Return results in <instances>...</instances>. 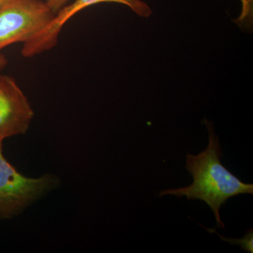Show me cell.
Masks as SVG:
<instances>
[{
    "instance_id": "52a82bcc",
    "label": "cell",
    "mask_w": 253,
    "mask_h": 253,
    "mask_svg": "<svg viewBox=\"0 0 253 253\" xmlns=\"http://www.w3.org/2000/svg\"><path fill=\"white\" fill-rule=\"evenodd\" d=\"M71 0H45L46 4L55 14L63 9L64 6L69 4Z\"/></svg>"
},
{
    "instance_id": "6da1fadb",
    "label": "cell",
    "mask_w": 253,
    "mask_h": 253,
    "mask_svg": "<svg viewBox=\"0 0 253 253\" xmlns=\"http://www.w3.org/2000/svg\"><path fill=\"white\" fill-rule=\"evenodd\" d=\"M206 123L209 131L207 149L196 156L189 154L186 156V169L194 179L192 184L179 189L165 190L159 193V196H185L188 200L204 201L214 213L217 227L224 229L219 215L221 206L234 196L253 195V184L243 182L223 166L219 138L214 134L212 123L206 121Z\"/></svg>"
},
{
    "instance_id": "8992f818",
    "label": "cell",
    "mask_w": 253,
    "mask_h": 253,
    "mask_svg": "<svg viewBox=\"0 0 253 253\" xmlns=\"http://www.w3.org/2000/svg\"><path fill=\"white\" fill-rule=\"evenodd\" d=\"M205 229L212 233H216L219 235L221 241H225V242L229 243L231 245H237V246H241V249L251 253H253V229H250L246 231V234L244 237L241 239H232V238H226L225 236H221L220 234H218L217 231L213 230V229H208V228L204 227Z\"/></svg>"
},
{
    "instance_id": "9c48e42d",
    "label": "cell",
    "mask_w": 253,
    "mask_h": 253,
    "mask_svg": "<svg viewBox=\"0 0 253 253\" xmlns=\"http://www.w3.org/2000/svg\"><path fill=\"white\" fill-rule=\"evenodd\" d=\"M4 0H0V3L2 2V1H4Z\"/></svg>"
},
{
    "instance_id": "3957f363",
    "label": "cell",
    "mask_w": 253,
    "mask_h": 253,
    "mask_svg": "<svg viewBox=\"0 0 253 253\" xmlns=\"http://www.w3.org/2000/svg\"><path fill=\"white\" fill-rule=\"evenodd\" d=\"M55 15L45 1L4 0L0 3V51L30 41Z\"/></svg>"
},
{
    "instance_id": "ba28073f",
    "label": "cell",
    "mask_w": 253,
    "mask_h": 253,
    "mask_svg": "<svg viewBox=\"0 0 253 253\" xmlns=\"http://www.w3.org/2000/svg\"><path fill=\"white\" fill-rule=\"evenodd\" d=\"M8 63L7 58L2 53H0V71L6 67Z\"/></svg>"
},
{
    "instance_id": "7a4b0ae2",
    "label": "cell",
    "mask_w": 253,
    "mask_h": 253,
    "mask_svg": "<svg viewBox=\"0 0 253 253\" xmlns=\"http://www.w3.org/2000/svg\"><path fill=\"white\" fill-rule=\"evenodd\" d=\"M60 184L58 176L23 175L6 160L0 141V220L17 216Z\"/></svg>"
},
{
    "instance_id": "277c9868",
    "label": "cell",
    "mask_w": 253,
    "mask_h": 253,
    "mask_svg": "<svg viewBox=\"0 0 253 253\" xmlns=\"http://www.w3.org/2000/svg\"><path fill=\"white\" fill-rule=\"evenodd\" d=\"M102 2H116L126 5L138 16L148 18L152 14L151 7L141 0H75L58 11L49 24L23 43L21 54L25 58H32L49 51L57 44L60 33L64 25L79 11Z\"/></svg>"
},
{
    "instance_id": "5b68a950",
    "label": "cell",
    "mask_w": 253,
    "mask_h": 253,
    "mask_svg": "<svg viewBox=\"0 0 253 253\" xmlns=\"http://www.w3.org/2000/svg\"><path fill=\"white\" fill-rule=\"evenodd\" d=\"M34 115L14 78L0 74V141L26 134Z\"/></svg>"
}]
</instances>
